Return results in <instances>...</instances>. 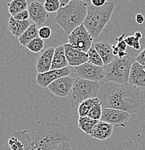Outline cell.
Segmentation results:
<instances>
[{
  "label": "cell",
  "mask_w": 145,
  "mask_h": 150,
  "mask_svg": "<svg viewBox=\"0 0 145 150\" xmlns=\"http://www.w3.org/2000/svg\"><path fill=\"white\" fill-rule=\"evenodd\" d=\"M98 98L103 108L116 109L129 114L136 113L141 105L140 90L129 83L103 82Z\"/></svg>",
  "instance_id": "1"
},
{
  "label": "cell",
  "mask_w": 145,
  "mask_h": 150,
  "mask_svg": "<svg viewBox=\"0 0 145 150\" xmlns=\"http://www.w3.org/2000/svg\"><path fill=\"white\" fill-rule=\"evenodd\" d=\"M31 150H55L62 143L69 142L70 137L60 124L43 123L31 131Z\"/></svg>",
  "instance_id": "2"
},
{
  "label": "cell",
  "mask_w": 145,
  "mask_h": 150,
  "mask_svg": "<svg viewBox=\"0 0 145 150\" xmlns=\"http://www.w3.org/2000/svg\"><path fill=\"white\" fill-rule=\"evenodd\" d=\"M87 7L85 1L71 0L66 7L59 9L54 22L69 35L76 28L83 25L87 17Z\"/></svg>",
  "instance_id": "3"
},
{
  "label": "cell",
  "mask_w": 145,
  "mask_h": 150,
  "mask_svg": "<svg viewBox=\"0 0 145 150\" xmlns=\"http://www.w3.org/2000/svg\"><path fill=\"white\" fill-rule=\"evenodd\" d=\"M114 9L115 3L113 1H106L101 7H95L92 4L87 7V17L83 25L93 39L100 35L110 21Z\"/></svg>",
  "instance_id": "4"
},
{
  "label": "cell",
  "mask_w": 145,
  "mask_h": 150,
  "mask_svg": "<svg viewBox=\"0 0 145 150\" xmlns=\"http://www.w3.org/2000/svg\"><path fill=\"white\" fill-rule=\"evenodd\" d=\"M100 87V82L76 78L69 96L68 97L73 108L77 110L79 105L84 101L91 98H98Z\"/></svg>",
  "instance_id": "5"
},
{
  "label": "cell",
  "mask_w": 145,
  "mask_h": 150,
  "mask_svg": "<svg viewBox=\"0 0 145 150\" xmlns=\"http://www.w3.org/2000/svg\"><path fill=\"white\" fill-rule=\"evenodd\" d=\"M134 62L133 58L127 55L123 59L116 57L108 65L103 66L105 81L118 84L129 83L131 69Z\"/></svg>",
  "instance_id": "6"
},
{
  "label": "cell",
  "mask_w": 145,
  "mask_h": 150,
  "mask_svg": "<svg viewBox=\"0 0 145 150\" xmlns=\"http://www.w3.org/2000/svg\"><path fill=\"white\" fill-rule=\"evenodd\" d=\"M69 43L84 53H87L93 45V38L83 25L76 28L68 35Z\"/></svg>",
  "instance_id": "7"
},
{
  "label": "cell",
  "mask_w": 145,
  "mask_h": 150,
  "mask_svg": "<svg viewBox=\"0 0 145 150\" xmlns=\"http://www.w3.org/2000/svg\"><path fill=\"white\" fill-rule=\"evenodd\" d=\"M74 73L77 78L92 82H100L105 79L103 67H98L89 62L77 67H74Z\"/></svg>",
  "instance_id": "8"
},
{
  "label": "cell",
  "mask_w": 145,
  "mask_h": 150,
  "mask_svg": "<svg viewBox=\"0 0 145 150\" xmlns=\"http://www.w3.org/2000/svg\"><path fill=\"white\" fill-rule=\"evenodd\" d=\"M131 114L125 111L111 108H103L101 121L109 123L115 127H125L130 119Z\"/></svg>",
  "instance_id": "9"
},
{
  "label": "cell",
  "mask_w": 145,
  "mask_h": 150,
  "mask_svg": "<svg viewBox=\"0 0 145 150\" xmlns=\"http://www.w3.org/2000/svg\"><path fill=\"white\" fill-rule=\"evenodd\" d=\"M8 145L11 150H31L30 134L25 130L15 131L9 139Z\"/></svg>",
  "instance_id": "10"
},
{
  "label": "cell",
  "mask_w": 145,
  "mask_h": 150,
  "mask_svg": "<svg viewBox=\"0 0 145 150\" xmlns=\"http://www.w3.org/2000/svg\"><path fill=\"white\" fill-rule=\"evenodd\" d=\"M75 79L69 76L59 78L48 85L47 88L51 93L59 98H66L70 95Z\"/></svg>",
  "instance_id": "11"
},
{
  "label": "cell",
  "mask_w": 145,
  "mask_h": 150,
  "mask_svg": "<svg viewBox=\"0 0 145 150\" xmlns=\"http://www.w3.org/2000/svg\"><path fill=\"white\" fill-rule=\"evenodd\" d=\"M70 73H71V69L69 67H67L62 69L51 70L43 74H37L36 82L40 87L46 88L48 87L50 84L59 78L69 76Z\"/></svg>",
  "instance_id": "12"
},
{
  "label": "cell",
  "mask_w": 145,
  "mask_h": 150,
  "mask_svg": "<svg viewBox=\"0 0 145 150\" xmlns=\"http://www.w3.org/2000/svg\"><path fill=\"white\" fill-rule=\"evenodd\" d=\"M28 11L29 12L30 20L37 26H41L44 24L48 18V14L44 5L40 1H32L28 5Z\"/></svg>",
  "instance_id": "13"
},
{
  "label": "cell",
  "mask_w": 145,
  "mask_h": 150,
  "mask_svg": "<svg viewBox=\"0 0 145 150\" xmlns=\"http://www.w3.org/2000/svg\"><path fill=\"white\" fill-rule=\"evenodd\" d=\"M66 59L69 65L72 67H77L89 62L87 53H84L71 46L69 43L64 45Z\"/></svg>",
  "instance_id": "14"
},
{
  "label": "cell",
  "mask_w": 145,
  "mask_h": 150,
  "mask_svg": "<svg viewBox=\"0 0 145 150\" xmlns=\"http://www.w3.org/2000/svg\"><path fill=\"white\" fill-rule=\"evenodd\" d=\"M54 51L55 48L50 47L39 54L36 60V71L38 74H43L51 71Z\"/></svg>",
  "instance_id": "15"
},
{
  "label": "cell",
  "mask_w": 145,
  "mask_h": 150,
  "mask_svg": "<svg viewBox=\"0 0 145 150\" xmlns=\"http://www.w3.org/2000/svg\"><path fill=\"white\" fill-rule=\"evenodd\" d=\"M129 84L137 87L140 90H145V70L137 62H134L131 69Z\"/></svg>",
  "instance_id": "16"
},
{
  "label": "cell",
  "mask_w": 145,
  "mask_h": 150,
  "mask_svg": "<svg viewBox=\"0 0 145 150\" xmlns=\"http://www.w3.org/2000/svg\"><path fill=\"white\" fill-rule=\"evenodd\" d=\"M93 46L100 56L104 66L108 65L116 59V56L113 55L112 44L109 43L108 42L105 40L95 42L93 43Z\"/></svg>",
  "instance_id": "17"
},
{
  "label": "cell",
  "mask_w": 145,
  "mask_h": 150,
  "mask_svg": "<svg viewBox=\"0 0 145 150\" xmlns=\"http://www.w3.org/2000/svg\"><path fill=\"white\" fill-rule=\"evenodd\" d=\"M113 126L105 122L100 121L96 125L90 137L95 139L104 141L111 137L113 134Z\"/></svg>",
  "instance_id": "18"
},
{
  "label": "cell",
  "mask_w": 145,
  "mask_h": 150,
  "mask_svg": "<svg viewBox=\"0 0 145 150\" xmlns=\"http://www.w3.org/2000/svg\"><path fill=\"white\" fill-rule=\"evenodd\" d=\"M31 25L29 20L20 21L11 17L8 22V29L16 38H20Z\"/></svg>",
  "instance_id": "19"
},
{
  "label": "cell",
  "mask_w": 145,
  "mask_h": 150,
  "mask_svg": "<svg viewBox=\"0 0 145 150\" xmlns=\"http://www.w3.org/2000/svg\"><path fill=\"white\" fill-rule=\"evenodd\" d=\"M69 66L66 59L64 45L57 46L55 48L54 57H53L51 70H58L64 69Z\"/></svg>",
  "instance_id": "20"
},
{
  "label": "cell",
  "mask_w": 145,
  "mask_h": 150,
  "mask_svg": "<svg viewBox=\"0 0 145 150\" xmlns=\"http://www.w3.org/2000/svg\"><path fill=\"white\" fill-rule=\"evenodd\" d=\"M38 28L35 24H32L28 28V29L23 34L20 38H18L19 43L22 46L26 47L30 41L33 39L39 37L38 35Z\"/></svg>",
  "instance_id": "21"
},
{
  "label": "cell",
  "mask_w": 145,
  "mask_h": 150,
  "mask_svg": "<svg viewBox=\"0 0 145 150\" xmlns=\"http://www.w3.org/2000/svg\"><path fill=\"white\" fill-rule=\"evenodd\" d=\"M99 121H100L92 119L88 116L79 117L78 120V126L81 130L84 131L86 134L90 136Z\"/></svg>",
  "instance_id": "22"
},
{
  "label": "cell",
  "mask_w": 145,
  "mask_h": 150,
  "mask_svg": "<svg viewBox=\"0 0 145 150\" xmlns=\"http://www.w3.org/2000/svg\"><path fill=\"white\" fill-rule=\"evenodd\" d=\"M99 103H101V102L98 98H91V99H88L87 100L82 102L79 105V106L77 108L78 114H79V117L87 116V115H88L90 110L96 105L99 104Z\"/></svg>",
  "instance_id": "23"
},
{
  "label": "cell",
  "mask_w": 145,
  "mask_h": 150,
  "mask_svg": "<svg viewBox=\"0 0 145 150\" xmlns=\"http://www.w3.org/2000/svg\"><path fill=\"white\" fill-rule=\"evenodd\" d=\"M7 5L11 17H15L19 12L27 10L28 7V1L26 0H13L8 3Z\"/></svg>",
  "instance_id": "24"
},
{
  "label": "cell",
  "mask_w": 145,
  "mask_h": 150,
  "mask_svg": "<svg viewBox=\"0 0 145 150\" xmlns=\"http://www.w3.org/2000/svg\"><path fill=\"white\" fill-rule=\"evenodd\" d=\"M87 56H88V59L89 62L93 64L98 66V67H103L104 66L103 62L102 59H101L100 56L98 54V52L97 51L94 46L93 45V46L90 48L88 51H87Z\"/></svg>",
  "instance_id": "25"
},
{
  "label": "cell",
  "mask_w": 145,
  "mask_h": 150,
  "mask_svg": "<svg viewBox=\"0 0 145 150\" xmlns=\"http://www.w3.org/2000/svg\"><path fill=\"white\" fill-rule=\"evenodd\" d=\"M26 48L33 53H40L44 48V41L40 37H38L30 42Z\"/></svg>",
  "instance_id": "26"
},
{
  "label": "cell",
  "mask_w": 145,
  "mask_h": 150,
  "mask_svg": "<svg viewBox=\"0 0 145 150\" xmlns=\"http://www.w3.org/2000/svg\"><path fill=\"white\" fill-rule=\"evenodd\" d=\"M46 12L49 13H54L55 12H58L61 8L60 1L59 0H46L43 3Z\"/></svg>",
  "instance_id": "27"
},
{
  "label": "cell",
  "mask_w": 145,
  "mask_h": 150,
  "mask_svg": "<svg viewBox=\"0 0 145 150\" xmlns=\"http://www.w3.org/2000/svg\"><path fill=\"white\" fill-rule=\"evenodd\" d=\"M102 112H103V107L102 104L99 103V104L96 105L90 112L88 113L87 116L90 117L92 119L96 120V121H100L101 117H102Z\"/></svg>",
  "instance_id": "28"
},
{
  "label": "cell",
  "mask_w": 145,
  "mask_h": 150,
  "mask_svg": "<svg viewBox=\"0 0 145 150\" xmlns=\"http://www.w3.org/2000/svg\"><path fill=\"white\" fill-rule=\"evenodd\" d=\"M125 41L128 46L134 48L135 50H139L141 48V44L139 43V40L134 35H130L126 37Z\"/></svg>",
  "instance_id": "29"
},
{
  "label": "cell",
  "mask_w": 145,
  "mask_h": 150,
  "mask_svg": "<svg viewBox=\"0 0 145 150\" xmlns=\"http://www.w3.org/2000/svg\"><path fill=\"white\" fill-rule=\"evenodd\" d=\"M38 35L39 37L43 40L48 39L51 35V29L48 26L40 27L38 30Z\"/></svg>",
  "instance_id": "30"
},
{
  "label": "cell",
  "mask_w": 145,
  "mask_h": 150,
  "mask_svg": "<svg viewBox=\"0 0 145 150\" xmlns=\"http://www.w3.org/2000/svg\"><path fill=\"white\" fill-rule=\"evenodd\" d=\"M125 33L122 34L119 38H116V40L118 41L117 43V47L118 48V49L120 51H126V48H127V44H126V41H125Z\"/></svg>",
  "instance_id": "31"
},
{
  "label": "cell",
  "mask_w": 145,
  "mask_h": 150,
  "mask_svg": "<svg viewBox=\"0 0 145 150\" xmlns=\"http://www.w3.org/2000/svg\"><path fill=\"white\" fill-rule=\"evenodd\" d=\"M15 20H20V21H25V20H28L30 18L28 11L24 10L23 12H20L18 14H17L15 17H13Z\"/></svg>",
  "instance_id": "32"
},
{
  "label": "cell",
  "mask_w": 145,
  "mask_h": 150,
  "mask_svg": "<svg viewBox=\"0 0 145 150\" xmlns=\"http://www.w3.org/2000/svg\"><path fill=\"white\" fill-rule=\"evenodd\" d=\"M135 62L139 64L145 70V48H144L141 52L136 57Z\"/></svg>",
  "instance_id": "33"
},
{
  "label": "cell",
  "mask_w": 145,
  "mask_h": 150,
  "mask_svg": "<svg viewBox=\"0 0 145 150\" xmlns=\"http://www.w3.org/2000/svg\"><path fill=\"white\" fill-rule=\"evenodd\" d=\"M55 150H72L70 146L69 142H65L61 144Z\"/></svg>",
  "instance_id": "34"
},
{
  "label": "cell",
  "mask_w": 145,
  "mask_h": 150,
  "mask_svg": "<svg viewBox=\"0 0 145 150\" xmlns=\"http://www.w3.org/2000/svg\"><path fill=\"white\" fill-rule=\"evenodd\" d=\"M106 3L105 0H91V4L95 7H101Z\"/></svg>",
  "instance_id": "35"
},
{
  "label": "cell",
  "mask_w": 145,
  "mask_h": 150,
  "mask_svg": "<svg viewBox=\"0 0 145 150\" xmlns=\"http://www.w3.org/2000/svg\"><path fill=\"white\" fill-rule=\"evenodd\" d=\"M144 20H145L144 17L142 14L139 13L136 15V22L137 23V24H139V25L143 24L144 22Z\"/></svg>",
  "instance_id": "36"
},
{
  "label": "cell",
  "mask_w": 145,
  "mask_h": 150,
  "mask_svg": "<svg viewBox=\"0 0 145 150\" xmlns=\"http://www.w3.org/2000/svg\"><path fill=\"white\" fill-rule=\"evenodd\" d=\"M59 1H60L61 8H64L69 4L70 0H59Z\"/></svg>",
  "instance_id": "37"
},
{
  "label": "cell",
  "mask_w": 145,
  "mask_h": 150,
  "mask_svg": "<svg viewBox=\"0 0 145 150\" xmlns=\"http://www.w3.org/2000/svg\"><path fill=\"white\" fill-rule=\"evenodd\" d=\"M112 49H113V55H114L115 56H117V55H118V52L120 51V50L118 49V48L117 47L116 45L112 44Z\"/></svg>",
  "instance_id": "38"
},
{
  "label": "cell",
  "mask_w": 145,
  "mask_h": 150,
  "mask_svg": "<svg viewBox=\"0 0 145 150\" xmlns=\"http://www.w3.org/2000/svg\"><path fill=\"white\" fill-rule=\"evenodd\" d=\"M127 55H128V54H126V51H120L119 52H118V55H117V57H118V59H123V58H124L125 56H126Z\"/></svg>",
  "instance_id": "39"
},
{
  "label": "cell",
  "mask_w": 145,
  "mask_h": 150,
  "mask_svg": "<svg viewBox=\"0 0 145 150\" xmlns=\"http://www.w3.org/2000/svg\"><path fill=\"white\" fill-rule=\"evenodd\" d=\"M134 35V36L137 38H138L139 40H140V39L142 38V33H141V32H136Z\"/></svg>",
  "instance_id": "40"
}]
</instances>
